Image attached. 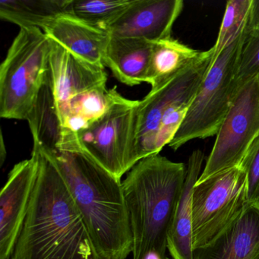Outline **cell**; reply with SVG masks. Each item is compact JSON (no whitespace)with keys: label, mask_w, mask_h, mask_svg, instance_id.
I'll return each mask as SVG.
<instances>
[{"label":"cell","mask_w":259,"mask_h":259,"mask_svg":"<svg viewBox=\"0 0 259 259\" xmlns=\"http://www.w3.org/2000/svg\"><path fill=\"white\" fill-rule=\"evenodd\" d=\"M247 37L245 30L213 60L183 123L168 145L174 151L194 139L218 134L237 89L236 72Z\"/></svg>","instance_id":"8992f818"},{"label":"cell","mask_w":259,"mask_h":259,"mask_svg":"<svg viewBox=\"0 0 259 259\" xmlns=\"http://www.w3.org/2000/svg\"><path fill=\"white\" fill-rule=\"evenodd\" d=\"M48 77L57 107L107 81L104 67L84 61L51 39Z\"/></svg>","instance_id":"7c38bea8"},{"label":"cell","mask_w":259,"mask_h":259,"mask_svg":"<svg viewBox=\"0 0 259 259\" xmlns=\"http://www.w3.org/2000/svg\"><path fill=\"white\" fill-rule=\"evenodd\" d=\"M247 176L242 166L223 171L192 191V245L202 248L230 227L248 204Z\"/></svg>","instance_id":"52a82bcc"},{"label":"cell","mask_w":259,"mask_h":259,"mask_svg":"<svg viewBox=\"0 0 259 259\" xmlns=\"http://www.w3.org/2000/svg\"><path fill=\"white\" fill-rule=\"evenodd\" d=\"M6 157H7V150H6L5 145H4V137H3V135H1V146H0V160H1V166L4 164Z\"/></svg>","instance_id":"484cf974"},{"label":"cell","mask_w":259,"mask_h":259,"mask_svg":"<svg viewBox=\"0 0 259 259\" xmlns=\"http://www.w3.org/2000/svg\"><path fill=\"white\" fill-rule=\"evenodd\" d=\"M183 6L182 0H134L107 31L113 37L142 39L152 43L169 38Z\"/></svg>","instance_id":"8fae6325"},{"label":"cell","mask_w":259,"mask_h":259,"mask_svg":"<svg viewBox=\"0 0 259 259\" xmlns=\"http://www.w3.org/2000/svg\"><path fill=\"white\" fill-rule=\"evenodd\" d=\"M153 43L148 40L110 36L104 56V66L110 68L120 82L128 86L145 82Z\"/></svg>","instance_id":"e0dca14e"},{"label":"cell","mask_w":259,"mask_h":259,"mask_svg":"<svg viewBox=\"0 0 259 259\" xmlns=\"http://www.w3.org/2000/svg\"><path fill=\"white\" fill-rule=\"evenodd\" d=\"M125 99L116 91V88L108 89L106 85H101L78 94L58 106L59 116L69 146L78 145V132Z\"/></svg>","instance_id":"9a60e30c"},{"label":"cell","mask_w":259,"mask_h":259,"mask_svg":"<svg viewBox=\"0 0 259 259\" xmlns=\"http://www.w3.org/2000/svg\"><path fill=\"white\" fill-rule=\"evenodd\" d=\"M213 48L184 72L151 89L137 110L136 153L139 160L157 155L169 145L183 123L207 71L213 64Z\"/></svg>","instance_id":"277c9868"},{"label":"cell","mask_w":259,"mask_h":259,"mask_svg":"<svg viewBox=\"0 0 259 259\" xmlns=\"http://www.w3.org/2000/svg\"><path fill=\"white\" fill-rule=\"evenodd\" d=\"M139 101L125 99L77 133L80 148L121 180L139 161L136 153Z\"/></svg>","instance_id":"ba28073f"},{"label":"cell","mask_w":259,"mask_h":259,"mask_svg":"<svg viewBox=\"0 0 259 259\" xmlns=\"http://www.w3.org/2000/svg\"><path fill=\"white\" fill-rule=\"evenodd\" d=\"M165 259H172V258H168V257H166Z\"/></svg>","instance_id":"83f0119b"},{"label":"cell","mask_w":259,"mask_h":259,"mask_svg":"<svg viewBox=\"0 0 259 259\" xmlns=\"http://www.w3.org/2000/svg\"><path fill=\"white\" fill-rule=\"evenodd\" d=\"M252 0H230L226 5L214 49V59L246 30Z\"/></svg>","instance_id":"7402d4cb"},{"label":"cell","mask_w":259,"mask_h":259,"mask_svg":"<svg viewBox=\"0 0 259 259\" xmlns=\"http://www.w3.org/2000/svg\"><path fill=\"white\" fill-rule=\"evenodd\" d=\"M259 248V201L248 202L214 240L194 250V259H251Z\"/></svg>","instance_id":"4fadbf2b"},{"label":"cell","mask_w":259,"mask_h":259,"mask_svg":"<svg viewBox=\"0 0 259 259\" xmlns=\"http://www.w3.org/2000/svg\"><path fill=\"white\" fill-rule=\"evenodd\" d=\"M187 167L160 154L139 160L122 182L133 236V259L166 258L167 237Z\"/></svg>","instance_id":"3957f363"},{"label":"cell","mask_w":259,"mask_h":259,"mask_svg":"<svg viewBox=\"0 0 259 259\" xmlns=\"http://www.w3.org/2000/svg\"><path fill=\"white\" fill-rule=\"evenodd\" d=\"M46 152L58 166L102 259H126L133 236L122 180L81 148Z\"/></svg>","instance_id":"7a4b0ae2"},{"label":"cell","mask_w":259,"mask_h":259,"mask_svg":"<svg viewBox=\"0 0 259 259\" xmlns=\"http://www.w3.org/2000/svg\"><path fill=\"white\" fill-rule=\"evenodd\" d=\"M202 54L172 37L153 42L145 82L151 84V89H156L190 67Z\"/></svg>","instance_id":"d6986e66"},{"label":"cell","mask_w":259,"mask_h":259,"mask_svg":"<svg viewBox=\"0 0 259 259\" xmlns=\"http://www.w3.org/2000/svg\"><path fill=\"white\" fill-rule=\"evenodd\" d=\"M68 0H1L0 17L20 28L43 30L50 22L66 14Z\"/></svg>","instance_id":"ffe728a7"},{"label":"cell","mask_w":259,"mask_h":259,"mask_svg":"<svg viewBox=\"0 0 259 259\" xmlns=\"http://www.w3.org/2000/svg\"><path fill=\"white\" fill-rule=\"evenodd\" d=\"M251 259H259V248H257V251H255V253L251 257Z\"/></svg>","instance_id":"4316f807"},{"label":"cell","mask_w":259,"mask_h":259,"mask_svg":"<svg viewBox=\"0 0 259 259\" xmlns=\"http://www.w3.org/2000/svg\"><path fill=\"white\" fill-rule=\"evenodd\" d=\"M134 0H68L66 14L107 31Z\"/></svg>","instance_id":"44dd1931"},{"label":"cell","mask_w":259,"mask_h":259,"mask_svg":"<svg viewBox=\"0 0 259 259\" xmlns=\"http://www.w3.org/2000/svg\"><path fill=\"white\" fill-rule=\"evenodd\" d=\"M26 120L29 124L34 144L42 149L53 153L69 147L49 77L39 92Z\"/></svg>","instance_id":"ac0fdd59"},{"label":"cell","mask_w":259,"mask_h":259,"mask_svg":"<svg viewBox=\"0 0 259 259\" xmlns=\"http://www.w3.org/2000/svg\"><path fill=\"white\" fill-rule=\"evenodd\" d=\"M258 136L259 75H255L236 89L196 184L241 166Z\"/></svg>","instance_id":"9c48e42d"},{"label":"cell","mask_w":259,"mask_h":259,"mask_svg":"<svg viewBox=\"0 0 259 259\" xmlns=\"http://www.w3.org/2000/svg\"><path fill=\"white\" fill-rule=\"evenodd\" d=\"M37 175L11 259H102L58 166L34 144Z\"/></svg>","instance_id":"6da1fadb"},{"label":"cell","mask_w":259,"mask_h":259,"mask_svg":"<svg viewBox=\"0 0 259 259\" xmlns=\"http://www.w3.org/2000/svg\"><path fill=\"white\" fill-rule=\"evenodd\" d=\"M204 153L194 151L189 158L183 194L167 237V249L172 259H194L192 245V191L200 175Z\"/></svg>","instance_id":"2e32d148"},{"label":"cell","mask_w":259,"mask_h":259,"mask_svg":"<svg viewBox=\"0 0 259 259\" xmlns=\"http://www.w3.org/2000/svg\"><path fill=\"white\" fill-rule=\"evenodd\" d=\"M259 75V32L249 34L244 44L236 72L237 88Z\"/></svg>","instance_id":"603a6c76"},{"label":"cell","mask_w":259,"mask_h":259,"mask_svg":"<svg viewBox=\"0 0 259 259\" xmlns=\"http://www.w3.org/2000/svg\"><path fill=\"white\" fill-rule=\"evenodd\" d=\"M37 175L36 157L15 165L0 194V259H11L29 208Z\"/></svg>","instance_id":"30bf717a"},{"label":"cell","mask_w":259,"mask_h":259,"mask_svg":"<svg viewBox=\"0 0 259 259\" xmlns=\"http://www.w3.org/2000/svg\"><path fill=\"white\" fill-rule=\"evenodd\" d=\"M246 31L248 35L259 32V0H252L251 2Z\"/></svg>","instance_id":"d4e9b609"},{"label":"cell","mask_w":259,"mask_h":259,"mask_svg":"<svg viewBox=\"0 0 259 259\" xmlns=\"http://www.w3.org/2000/svg\"><path fill=\"white\" fill-rule=\"evenodd\" d=\"M241 166L246 172L248 202L259 201V136L253 142Z\"/></svg>","instance_id":"cb8c5ba5"},{"label":"cell","mask_w":259,"mask_h":259,"mask_svg":"<svg viewBox=\"0 0 259 259\" xmlns=\"http://www.w3.org/2000/svg\"><path fill=\"white\" fill-rule=\"evenodd\" d=\"M47 36L84 61L104 67V56L110 40L106 30L73 16L62 14L42 30Z\"/></svg>","instance_id":"5bb4252c"},{"label":"cell","mask_w":259,"mask_h":259,"mask_svg":"<svg viewBox=\"0 0 259 259\" xmlns=\"http://www.w3.org/2000/svg\"><path fill=\"white\" fill-rule=\"evenodd\" d=\"M51 39L39 28H20L0 66V116L26 120L49 71Z\"/></svg>","instance_id":"5b68a950"}]
</instances>
